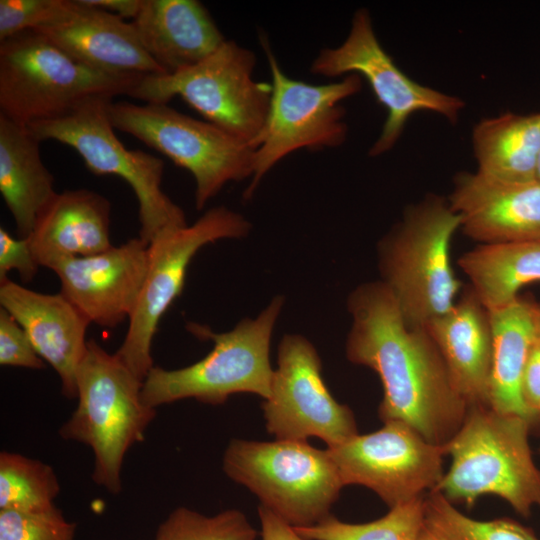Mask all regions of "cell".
I'll return each mask as SVG.
<instances>
[{"label": "cell", "instance_id": "7c38bea8", "mask_svg": "<svg viewBox=\"0 0 540 540\" xmlns=\"http://www.w3.org/2000/svg\"><path fill=\"white\" fill-rule=\"evenodd\" d=\"M249 230L250 224L242 215L219 206L192 225L163 232L148 243L143 288L124 340L115 352L142 382L154 367L151 347L159 322L181 294L193 257L209 243L241 238Z\"/></svg>", "mask_w": 540, "mask_h": 540}, {"label": "cell", "instance_id": "44dd1931", "mask_svg": "<svg viewBox=\"0 0 540 540\" xmlns=\"http://www.w3.org/2000/svg\"><path fill=\"white\" fill-rule=\"evenodd\" d=\"M468 407L489 406L492 328L488 310L469 288L426 326Z\"/></svg>", "mask_w": 540, "mask_h": 540}, {"label": "cell", "instance_id": "74e56055", "mask_svg": "<svg viewBox=\"0 0 540 540\" xmlns=\"http://www.w3.org/2000/svg\"><path fill=\"white\" fill-rule=\"evenodd\" d=\"M418 540H444L436 533L431 531L429 528L424 525L422 531L419 534Z\"/></svg>", "mask_w": 540, "mask_h": 540}, {"label": "cell", "instance_id": "d6986e66", "mask_svg": "<svg viewBox=\"0 0 540 540\" xmlns=\"http://www.w3.org/2000/svg\"><path fill=\"white\" fill-rule=\"evenodd\" d=\"M74 1L69 18L34 31L82 64L108 75L142 79L166 74L142 46L132 22Z\"/></svg>", "mask_w": 540, "mask_h": 540}, {"label": "cell", "instance_id": "ac0fdd59", "mask_svg": "<svg viewBox=\"0 0 540 540\" xmlns=\"http://www.w3.org/2000/svg\"><path fill=\"white\" fill-rule=\"evenodd\" d=\"M0 305L56 371L63 395L76 398V375L87 350L89 321L61 292L33 291L9 278L0 281Z\"/></svg>", "mask_w": 540, "mask_h": 540}, {"label": "cell", "instance_id": "cb8c5ba5", "mask_svg": "<svg viewBox=\"0 0 540 540\" xmlns=\"http://www.w3.org/2000/svg\"><path fill=\"white\" fill-rule=\"evenodd\" d=\"M488 312L492 328L489 406L518 415L534 427L521 394L523 372L536 338L533 301L519 297Z\"/></svg>", "mask_w": 540, "mask_h": 540}, {"label": "cell", "instance_id": "4fadbf2b", "mask_svg": "<svg viewBox=\"0 0 540 540\" xmlns=\"http://www.w3.org/2000/svg\"><path fill=\"white\" fill-rule=\"evenodd\" d=\"M310 71L325 77L356 74L367 80L377 101L387 110L381 133L369 151L372 157L393 148L413 113L431 111L455 123L464 107L462 99L421 85L403 73L378 41L364 8L354 13L343 43L322 49Z\"/></svg>", "mask_w": 540, "mask_h": 540}, {"label": "cell", "instance_id": "9a60e30c", "mask_svg": "<svg viewBox=\"0 0 540 540\" xmlns=\"http://www.w3.org/2000/svg\"><path fill=\"white\" fill-rule=\"evenodd\" d=\"M262 409L266 429L277 440L318 437L331 448L358 434L352 410L335 400L322 378L315 347L298 334L280 341L278 367Z\"/></svg>", "mask_w": 540, "mask_h": 540}, {"label": "cell", "instance_id": "277c9868", "mask_svg": "<svg viewBox=\"0 0 540 540\" xmlns=\"http://www.w3.org/2000/svg\"><path fill=\"white\" fill-rule=\"evenodd\" d=\"M458 229L459 216L448 200L431 195L409 206L381 240V281L409 326L426 327L457 302L461 283L451 265L450 246Z\"/></svg>", "mask_w": 540, "mask_h": 540}, {"label": "cell", "instance_id": "8fae6325", "mask_svg": "<svg viewBox=\"0 0 540 540\" xmlns=\"http://www.w3.org/2000/svg\"><path fill=\"white\" fill-rule=\"evenodd\" d=\"M272 78L267 122L254 152L252 180L244 198L253 195L261 179L283 158L300 149L335 148L344 143L347 125L340 103L361 90L359 75L335 83L313 85L286 75L269 39L259 35Z\"/></svg>", "mask_w": 540, "mask_h": 540}, {"label": "cell", "instance_id": "d4e9b609", "mask_svg": "<svg viewBox=\"0 0 540 540\" xmlns=\"http://www.w3.org/2000/svg\"><path fill=\"white\" fill-rule=\"evenodd\" d=\"M472 143L477 172L510 182L536 180L540 112L486 118L475 126Z\"/></svg>", "mask_w": 540, "mask_h": 540}, {"label": "cell", "instance_id": "30bf717a", "mask_svg": "<svg viewBox=\"0 0 540 540\" xmlns=\"http://www.w3.org/2000/svg\"><path fill=\"white\" fill-rule=\"evenodd\" d=\"M108 114L115 129L134 136L193 175L198 210L228 182L253 174L254 147L167 104L111 101Z\"/></svg>", "mask_w": 540, "mask_h": 540}, {"label": "cell", "instance_id": "e575fe53", "mask_svg": "<svg viewBox=\"0 0 540 540\" xmlns=\"http://www.w3.org/2000/svg\"><path fill=\"white\" fill-rule=\"evenodd\" d=\"M521 394L534 426L540 424V338L537 334L523 372Z\"/></svg>", "mask_w": 540, "mask_h": 540}, {"label": "cell", "instance_id": "ffe728a7", "mask_svg": "<svg viewBox=\"0 0 540 540\" xmlns=\"http://www.w3.org/2000/svg\"><path fill=\"white\" fill-rule=\"evenodd\" d=\"M132 24L146 52L166 74L200 63L226 41L198 0H141Z\"/></svg>", "mask_w": 540, "mask_h": 540}, {"label": "cell", "instance_id": "4316f807", "mask_svg": "<svg viewBox=\"0 0 540 540\" xmlns=\"http://www.w3.org/2000/svg\"><path fill=\"white\" fill-rule=\"evenodd\" d=\"M59 492L50 465L18 453H0V510L47 511L56 507Z\"/></svg>", "mask_w": 540, "mask_h": 540}, {"label": "cell", "instance_id": "e0dca14e", "mask_svg": "<svg viewBox=\"0 0 540 540\" xmlns=\"http://www.w3.org/2000/svg\"><path fill=\"white\" fill-rule=\"evenodd\" d=\"M460 229L481 244L540 242V181L510 182L479 172L456 176L448 199Z\"/></svg>", "mask_w": 540, "mask_h": 540}, {"label": "cell", "instance_id": "52a82bcc", "mask_svg": "<svg viewBox=\"0 0 540 540\" xmlns=\"http://www.w3.org/2000/svg\"><path fill=\"white\" fill-rule=\"evenodd\" d=\"M222 468L254 493L260 505L294 528L329 517L344 487L328 450L307 441L232 439Z\"/></svg>", "mask_w": 540, "mask_h": 540}, {"label": "cell", "instance_id": "603a6c76", "mask_svg": "<svg viewBox=\"0 0 540 540\" xmlns=\"http://www.w3.org/2000/svg\"><path fill=\"white\" fill-rule=\"evenodd\" d=\"M40 141L28 127L0 115V192L17 229L27 238L58 193L54 177L42 162Z\"/></svg>", "mask_w": 540, "mask_h": 540}, {"label": "cell", "instance_id": "7402d4cb", "mask_svg": "<svg viewBox=\"0 0 540 540\" xmlns=\"http://www.w3.org/2000/svg\"><path fill=\"white\" fill-rule=\"evenodd\" d=\"M110 214L109 200L92 190L57 193L28 237L38 264L49 269L61 259L95 255L111 248Z\"/></svg>", "mask_w": 540, "mask_h": 540}, {"label": "cell", "instance_id": "3957f363", "mask_svg": "<svg viewBox=\"0 0 540 540\" xmlns=\"http://www.w3.org/2000/svg\"><path fill=\"white\" fill-rule=\"evenodd\" d=\"M143 382L113 353L94 339L76 375L78 404L60 427L64 440L90 447L93 481L112 494L122 488L121 470L129 448L144 438L156 409L142 400Z\"/></svg>", "mask_w": 540, "mask_h": 540}, {"label": "cell", "instance_id": "83f0119b", "mask_svg": "<svg viewBox=\"0 0 540 540\" xmlns=\"http://www.w3.org/2000/svg\"><path fill=\"white\" fill-rule=\"evenodd\" d=\"M423 501L424 496L390 508L366 523H347L330 515L316 525L293 528L306 540H418L425 525Z\"/></svg>", "mask_w": 540, "mask_h": 540}, {"label": "cell", "instance_id": "8d00e7d4", "mask_svg": "<svg viewBox=\"0 0 540 540\" xmlns=\"http://www.w3.org/2000/svg\"><path fill=\"white\" fill-rule=\"evenodd\" d=\"M87 6L94 7L123 19L135 18L141 6V0H81Z\"/></svg>", "mask_w": 540, "mask_h": 540}, {"label": "cell", "instance_id": "4dcf8cb0", "mask_svg": "<svg viewBox=\"0 0 540 540\" xmlns=\"http://www.w3.org/2000/svg\"><path fill=\"white\" fill-rule=\"evenodd\" d=\"M74 0H0V42L69 18Z\"/></svg>", "mask_w": 540, "mask_h": 540}, {"label": "cell", "instance_id": "484cf974", "mask_svg": "<svg viewBox=\"0 0 540 540\" xmlns=\"http://www.w3.org/2000/svg\"><path fill=\"white\" fill-rule=\"evenodd\" d=\"M458 265L480 303L493 311L519 298L524 286L540 282V242L480 244L463 253Z\"/></svg>", "mask_w": 540, "mask_h": 540}, {"label": "cell", "instance_id": "7a4b0ae2", "mask_svg": "<svg viewBox=\"0 0 540 540\" xmlns=\"http://www.w3.org/2000/svg\"><path fill=\"white\" fill-rule=\"evenodd\" d=\"M530 422L488 406L470 407L446 445L452 462L433 491L472 506L483 495L504 499L528 517L540 508V470L529 443Z\"/></svg>", "mask_w": 540, "mask_h": 540}, {"label": "cell", "instance_id": "ba28073f", "mask_svg": "<svg viewBox=\"0 0 540 540\" xmlns=\"http://www.w3.org/2000/svg\"><path fill=\"white\" fill-rule=\"evenodd\" d=\"M255 65L253 51L226 40L192 67L142 78L129 96L154 104L180 96L208 122L256 149L267 122L272 85L254 80Z\"/></svg>", "mask_w": 540, "mask_h": 540}, {"label": "cell", "instance_id": "9c48e42d", "mask_svg": "<svg viewBox=\"0 0 540 540\" xmlns=\"http://www.w3.org/2000/svg\"><path fill=\"white\" fill-rule=\"evenodd\" d=\"M111 101L92 98L64 117L28 128L40 142L54 140L70 146L91 173L126 181L138 201L139 237L149 243L163 232L187 226L185 214L162 190V159L127 149L116 136L108 114Z\"/></svg>", "mask_w": 540, "mask_h": 540}, {"label": "cell", "instance_id": "836d02e7", "mask_svg": "<svg viewBox=\"0 0 540 540\" xmlns=\"http://www.w3.org/2000/svg\"><path fill=\"white\" fill-rule=\"evenodd\" d=\"M39 267L29 238H16L1 227L0 281L8 278V272L17 271L24 282H29L36 276Z\"/></svg>", "mask_w": 540, "mask_h": 540}, {"label": "cell", "instance_id": "1f68e13d", "mask_svg": "<svg viewBox=\"0 0 540 540\" xmlns=\"http://www.w3.org/2000/svg\"><path fill=\"white\" fill-rule=\"evenodd\" d=\"M76 525L61 510H0V540H75Z\"/></svg>", "mask_w": 540, "mask_h": 540}, {"label": "cell", "instance_id": "d590c367", "mask_svg": "<svg viewBox=\"0 0 540 540\" xmlns=\"http://www.w3.org/2000/svg\"><path fill=\"white\" fill-rule=\"evenodd\" d=\"M262 540H306L295 529L266 507L259 505Z\"/></svg>", "mask_w": 540, "mask_h": 540}, {"label": "cell", "instance_id": "6da1fadb", "mask_svg": "<svg viewBox=\"0 0 540 540\" xmlns=\"http://www.w3.org/2000/svg\"><path fill=\"white\" fill-rule=\"evenodd\" d=\"M352 326L346 355L380 378L379 417L412 427L428 442L446 446L462 426L468 405L426 327L409 326L382 281L349 296Z\"/></svg>", "mask_w": 540, "mask_h": 540}, {"label": "cell", "instance_id": "5bb4252c", "mask_svg": "<svg viewBox=\"0 0 540 540\" xmlns=\"http://www.w3.org/2000/svg\"><path fill=\"white\" fill-rule=\"evenodd\" d=\"M327 450L344 486L369 488L389 509L433 491L444 475L447 455L446 446L428 442L398 421Z\"/></svg>", "mask_w": 540, "mask_h": 540}, {"label": "cell", "instance_id": "8992f818", "mask_svg": "<svg viewBox=\"0 0 540 540\" xmlns=\"http://www.w3.org/2000/svg\"><path fill=\"white\" fill-rule=\"evenodd\" d=\"M283 302L282 297H275L255 319H243L224 333L190 323L188 330L200 339L211 340L212 350L183 368L167 370L154 366L142 385L144 403L156 409L192 398L219 405L236 393H252L267 399L274 376L270 364L271 336Z\"/></svg>", "mask_w": 540, "mask_h": 540}, {"label": "cell", "instance_id": "f1b7e54d", "mask_svg": "<svg viewBox=\"0 0 540 540\" xmlns=\"http://www.w3.org/2000/svg\"><path fill=\"white\" fill-rule=\"evenodd\" d=\"M423 507L426 527L444 540H540L532 530L508 518H470L438 491L424 496Z\"/></svg>", "mask_w": 540, "mask_h": 540}, {"label": "cell", "instance_id": "d6a6232c", "mask_svg": "<svg viewBox=\"0 0 540 540\" xmlns=\"http://www.w3.org/2000/svg\"><path fill=\"white\" fill-rule=\"evenodd\" d=\"M44 362L20 324L5 309L0 308V364L42 369L45 367Z\"/></svg>", "mask_w": 540, "mask_h": 540}, {"label": "cell", "instance_id": "2e32d148", "mask_svg": "<svg viewBox=\"0 0 540 540\" xmlns=\"http://www.w3.org/2000/svg\"><path fill=\"white\" fill-rule=\"evenodd\" d=\"M147 265L148 243L138 236L95 255L61 259L49 269L89 323L113 328L134 312Z\"/></svg>", "mask_w": 540, "mask_h": 540}, {"label": "cell", "instance_id": "f35d334b", "mask_svg": "<svg viewBox=\"0 0 540 540\" xmlns=\"http://www.w3.org/2000/svg\"><path fill=\"white\" fill-rule=\"evenodd\" d=\"M536 334L540 338V303L533 301Z\"/></svg>", "mask_w": 540, "mask_h": 540}, {"label": "cell", "instance_id": "f546056e", "mask_svg": "<svg viewBox=\"0 0 540 540\" xmlns=\"http://www.w3.org/2000/svg\"><path fill=\"white\" fill-rule=\"evenodd\" d=\"M257 532L246 515L228 509L214 516L179 507L159 525L155 540H255Z\"/></svg>", "mask_w": 540, "mask_h": 540}, {"label": "cell", "instance_id": "5b68a950", "mask_svg": "<svg viewBox=\"0 0 540 540\" xmlns=\"http://www.w3.org/2000/svg\"><path fill=\"white\" fill-rule=\"evenodd\" d=\"M140 80L94 70L34 30L0 42V115L24 127L64 117L92 98L129 96Z\"/></svg>", "mask_w": 540, "mask_h": 540}, {"label": "cell", "instance_id": "ab89813d", "mask_svg": "<svg viewBox=\"0 0 540 540\" xmlns=\"http://www.w3.org/2000/svg\"><path fill=\"white\" fill-rule=\"evenodd\" d=\"M536 178L538 181H540V155H539L538 164H537Z\"/></svg>", "mask_w": 540, "mask_h": 540}]
</instances>
